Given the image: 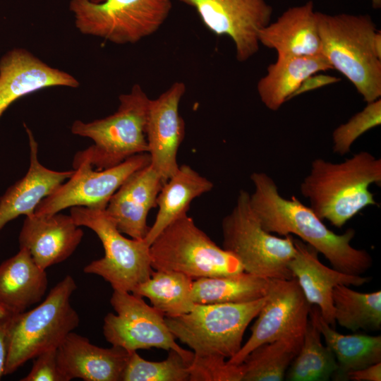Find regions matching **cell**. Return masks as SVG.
<instances>
[{"label":"cell","instance_id":"1","mask_svg":"<svg viewBox=\"0 0 381 381\" xmlns=\"http://www.w3.org/2000/svg\"><path fill=\"white\" fill-rule=\"evenodd\" d=\"M250 179L255 188L250 194V206L265 230L280 236H297L339 272L361 275L371 267L370 255L351 245L354 229L335 234L294 195L290 199L281 195L274 180L264 172H253Z\"/></svg>","mask_w":381,"mask_h":381},{"label":"cell","instance_id":"2","mask_svg":"<svg viewBox=\"0 0 381 381\" xmlns=\"http://www.w3.org/2000/svg\"><path fill=\"white\" fill-rule=\"evenodd\" d=\"M372 184L381 185V159L361 151L339 163L315 159L300 191L319 218L341 228L365 207L377 205Z\"/></svg>","mask_w":381,"mask_h":381},{"label":"cell","instance_id":"3","mask_svg":"<svg viewBox=\"0 0 381 381\" xmlns=\"http://www.w3.org/2000/svg\"><path fill=\"white\" fill-rule=\"evenodd\" d=\"M321 54L367 103L381 96V32L368 14L315 11Z\"/></svg>","mask_w":381,"mask_h":381},{"label":"cell","instance_id":"4","mask_svg":"<svg viewBox=\"0 0 381 381\" xmlns=\"http://www.w3.org/2000/svg\"><path fill=\"white\" fill-rule=\"evenodd\" d=\"M150 99L142 87L135 84L129 92L119 95V105L113 114L90 122L75 121L71 133L89 138L94 144L75 155L73 168L88 162L95 169L103 170L148 152L145 125Z\"/></svg>","mask_w":381,"mask_h":381},{"label":"cell","instance_id":"5","mask_svg":"<svg viewBox=\"0 0 381 381\" xmlns=\"http://www.w3.org/2000/svg\"><path fill=\"white\" fill-rule=\"evenodd\" d=\"M76 289L74 279L67 275L39 306L12 315L4 375L13 373L44 351L57 349L78 326L79 315L70 302Z\"/></svg>","mask_w":381,"mask_h":381},{"label":"cell","instance_id":"6","mask_svg":"<svg viewBox=\"0 0 381 381\" xmlns=\"http://www.w3.org/2000/svg\"><path fill=\"white\" fill-rule=\"evenodd\" d=\"M266 299L242 303L195 304L188 313L165 317L175 337L189 346L194 357L234 356L242 346L244 332Z\"/></svg>","mask_w":381,"mask_h":381},{"label":"cell","instance_id":"7","mask_svg":"<svg viewBox=\"0 0 381 381\" xmlns=\"http://www.w3.org/2000/svg\"><path fill=\"white\" fill-rule=\"evenodd\" d=\"M222 229V248L238 260L243 271L267 279L294 278L288 267L296 253L294 236H277L265 230L245 190L224 217Z\"/></svg>","mask_w":381,"mask_h":381},{"label":"cell","instance_id":"8","mask_svg":"<svg viewBox=\"0 0 381 381\" xmlns=\"http://www.w3.org/2000/svg\"><path fill=\"white\" fill-rule=\"evenodd\" d=\"M151 267L192 279L243 271L238 260L218 246L185 214L168 225L150 246Z\"/></svg>","mask_w":381,"mask_h":381},{"label":"cell","instance_id":"9","mask_svg":"<svg viewBox=\"0 0 381 381\" xmlns=\"http://www.w3.org/2000/svg\"><path fill=\"white\" fill-rule=\"evenodd\" d=\"M171 0H71L75 28L83 35L117 44H135L155 32L167 20Z\"/></svg>","mask_w":381,"mask_h":381},{"label":"cell","instance_id":"10","mask_svg":"<svg viewBox=\"0 0 381 381\" xmlns=\"http://www.w3.org/2000/svg\"><path fill=\"white\" fill-rule=\"evenodd\" d=\"M70 212L78 226H86L97 235L104 250L103 258L84 267L85 273L102 277L114 290L131 293L150 277V246L144 239L124 237L105 210L75 206Z\"/></svg>","mask_w":381,"mask_h":381},{"label":"cell","instance_id":"11","mask_svg":"<svg viewBox=\"0 0 381 381\" xmlns=\"http://www.w3.org/2000/svg\"><path fill=\"white\" fill-rule=\"evenodd\" d=\"M130 293L114 290L110 303L116 314L109 313L104 318L106 340L128 352L151 348L174 350L191 363L193 352L176 342L164 315L143 297Z\"/></svg>","mask_w":381,"mask_h":381},{"label":"cell","instance_id":"12","mask_svg":"<svg viewBox=\"0 0 381 381\" xmlns=\"http://www.w3.org/2000/svg\"><path fill=\"white\" fill-rule=\"evenodd\" d=\"M150 163L148 152L133 155L117 166L103 170H96L90 163L83 162L64 183L41 200L34 213L55 214L75 206L105 210L123 181Z\"/></svg>","mask_w":381,"mask_h":381},{"label":"cell","instance_id":"13","mask_svg":"<svg viewBox=\"0 0 381 381\" xmlns=\"http://www.w3.org/2000/svg\"><path fill=\"white\" fill-rule=\"evenodd\" d=\"M311 305L297 279H270L265 302L252 326L251 334L227 362L239 365L258 346L277 339L303 334Z\"/></svg>","mask_w":381,"mask_h":381},{"label":"cell","instance_id":"14","mask_svg":"<svg viewBox=\"0 0 381 381\" xmlns=\"http://www.w3.org/2000/svg\"><path fill=\"white\" fill-rule=\"evenodd\" d=\"M195 9L205 26L234 43L236 58L243 62L259 50V31L271 20L273 8L266 0H179Z\"/></svg>","mask_w":381,"mask_h":381},{"label":"cell","instance_id":"15","mask_svg":"<svg viewBox=\"0 0 381 381\" xmlns=\"http://www.w3.org/2000/svg\"><path fill=\"white\" fill-rule=\"evenodd\" d=\"M186 90L184 83L176 81L157 98L150 99L145 136L151 167L163 183L177 171L178 150L185 136V122L179 104Z\"/></svg>","mask_w":381,"mask_h":381},{"label":"cell","instance_id":"16","mask_svg":"<svg viewBox=\"0 0 381 381\" xmlns=\"http://www.w3.org/2000/svg\"><path fill=\"white\" fill-rule=\"evenodd\" d=\"M79 85L73 75L51 66L27 49L12 48L0 58V117L25 95L52 87Z\"/></svg>","mask_w":381,"mask_h":381},{"label":"cell","instance_id":"17","mask_svg":"<svg viewBox=\"0 0 381 381\" xmlns=\"http://www.w3.org/2000/svg\"><path fill=\"white\" fill-rule=\"evenodd\" d=\"M163 184L160 176L150 164L132 173L123 181L105 209L121 233L134 239L145 238L150 229L147 214L157 207V195Z\"/></svg>","mask_w":381,"mask_h":381},{"label":"cell","instance_id":"18","mask_svg":"<svg viewBox=\"0 0 381 381\" xmlns=\"http://www.w3.org/2000/svg\"><path fill=\"white\" fill-rule=\"evenodd\" d=\"M83 231L71 215L59 212L25 216L18 241L42 269L60 263L75 250Z\"/></svg>","mask_w":381,"mask_h":381},{"label":"cell","instance_id":"19","mask_svg":"<svg viewBox=\"0 0 381 381\" xmlns=\"http://www.w3.org/2000/svg\"><path fill=\"white\" fill-rule=\"evenodd\" d=\"M296 253L288 267L308 303L317 306L322 318L334 327V308L332 292L337 285L360 286L371 277L353 275L329 268L318 258V252L301 239L294 237Z\"/></svg>","mask_w":381,"mask_h":381},{"label":"cell","instance_id":"20","mask_svg":"<svg viewBox=\"0 0 381 381\" xmlns=\"http://www.w3.org/2000/svg\"><path fill=\"white\" fill-rule=\"evenodd\" d=\"M129 355L120 346L99 347L71 332L57 349V362L67 381H121Z\"/></svg>","mask_w":381,"mask_h":381},{"label":"cell","instance_id":"21","mask_svg":"<svg viewBox=\"0 0 381 381\" xmlns=\"http://www.w3.org/2000/svg\"><path fill=\"white\" fill-rule=\"evenodd\" d=\"M30 146V166L26 174L0 198V231L20 215H30L37 205L68 179L74 170L57 171L38 159V145L32 131L24 124Z\"/></svg>","mask_w":381,"mask_h":381},{"label":"cell","instance_id":"22","mask_svg":"<svg viewBox=\"0 0 381 381\" xmlns=\"http://www.w3.org/2000/svg\"><path fill=\"white\" fill-rule=\"evenodd\" d=\"M259 42L274 49L279 57L321 54V43L313 1L287 8L258 32Z\"/></svg>","mask_w":381,"mask_h":381},{"label":"cell","instance_id":"23","mask_svg":"<svg viewBox=\"0 0 381 381\" xmlns=\"http://www.w3.org/2000/svg\"><path fill=\"white\" fill-rule=\"evenodd\" d=\"M47 286L45 270L25 248L0 264V306L10 314L23 313L40 302Z\"/></svg>","mask_w":381,"mask_h":381},{"label":"cell","instance_id":"24","mask_svg":"<svg viewBox=\"0 0 381 381\" xmlns=\"http://www.w3.org/2000/svg\"><path fill=\"white\" fill-rule=\"evenodd\" d=\"M332 69L322 54L307 56H277L267 67V74L257 84V90L264 105L277 111L308 76Z\"/></svg>","mask_w":381,"mask_h":381},{"label":"cell","instance_id":"25","mask_svg":"<svg viewBox=\"0 0 381 381\" xmlns=\"http://www.w3.org/2000/svg\"><path fill=\"white\" fill-rule=\"evenodd\" d=\"M214 185L190 166L182 164L163 184L157 198L158 212L144 240L150 246L171 222L187 214L193 199L212 190Z\"/></svg>","mask_w":381,"mask_h":381},{"label":"cell","instance_id":"26","mask_svg":"<svg viewBox=\"0 0 381 381\" xmlns=\"http://www.w3.org/2000/svg\"><path fill=\"white\" fill-rule=\"evenodd\" d=\"M318 329L326 346L334 353L338 370L332 376L335 380H345L346 374L381 362V337L363 334H342L337 332L322 317L319 308L312 305Z\"/></svg>","mask_w":381,"mask_h":381},{"label":"cell","instance_id":"27","mask_svg":"<svg viewBox=\"0 0 381 381\" xmlns=\"http://www.w3.org/2000/svg\"><path fill=\"white\" fill-rule=\"evenodd\" d=\"M270 282L245 271L200 278L193 282V300L196 304L250 302L267 295Z\"/></svg>","mask_w":381,"mask_h":381},{"label":"cell","instance_id":"28","mask_svg":"<svg viewBox=\"0 0 381 381\" xmlns=\"http://www.w3.org/2000/svg\"><path fill=\"white\" fill-rule=\"evenodd\" d=\"M193 282L187 275L170 271H152L150 277L131 293L148 298L165 317L174 318L189 313L194 307Z\"/></svg>","mask_w":381,"mask_h":381},{"label":"cell","instance_id":"29","mask_svg":"<svg viewBox=\"0 0 381 381\" xmlns=\"http://www.w3.org/2000/svg\"><path fill=\"white\" fill-rule=\"evenodd\" d=\"M303 334L286 337L253 350L240 364L242 381L284 380L289 365L301 349Z\"/></svg>","mask_w":381,"mask_h":381},{"label":"cell","instance_id":"30","mask_svg":"<svg viewBox=\"0 0 381 381\" xmlns=\"http://www.w3.org/2000/svg\"><path fill=\"white\" fill-rule=\"evenodd\" d=\"M301 349L285 375L289 381H327L338 370L331 349L323 345L315 316L310 310Z\"/></svg>","mask_w":381,"mask_h":381},{"label":"cell","instance_id":"31","mask_svg":"<svg viewBox=\"0 0 381 381\" xmlns=\"http://www.w3.org/2000/svg\"><path fill=\"white\" fill-rule=\"evenodd\" d=\"M335 321L356 332L381 328V291L362 293L346 285L336 286L332 292Z\"/></svg>","mask_w":381,"mask_h":381},{"label":"cell","instance_id":"32","mask_svg":"<svg viewBox=\"0 0 381 381\" xmlns=\"http://www.w3.org/2000/svg\"><path fill=\"white\" fill-rule=\"evenodd\" d=\"M190 374V362L174 350L162 361H147L132 351L121 381H189Z\"/></svg>","mask_w":381,"mask_h":381},{"label":"cell","instance_id":"33","mask_svg":"<svg viewBox=\"0 0 381 381\" xmlns=\"http://www.w3.org/2000/svg\"><path fill=\"white\" fill-rule=\"evenodd\" d=\"M381 123L380 98L367 105L332 133V150L339 155L349 153L353 143L364 133Z\"/></svg>","mask_w":381,"mask_h":381},{"label":"cell","instance_id":"34","mask_svg":"<svg viewBox=\"0 0 381 381\" xmlns=\"http://www.w3.org/2000/svg\"><path fill=\"white\" fill-rule=\"evenodd\" d=\"M241 365L230 364L225 358H196L190 363L189 381H242Z\"/></svg>","mask_w":381,"mask_h":381},{"label":"cell","instance_id":"35","mask_svg":"<svg viewBox=\"0 0 381 381\" xmlns=\"http://www.w3.org/2000/svg\"><path fill=\"white\" fill-rule=\"evenodd\" d=\"M28 374L20 381H67L57 362V349L44 351L38 355Z\"/></svg>","mask_w":381,"mask_h":381},{"label":"cell","instance_id":"36","mask_svg":"<svg viewBox=\"0 0 381 381\" xmlns=\"http://www.w3.org/2000/svg\"><path fill=\"white\" fill-rule=\"evenodd\" d=\"M341 78L329 75L315 73L306 78L295 92L292 95L291 99L304 92L311 91L323 86L337 83Z\"/></svg>","mask_w":381,"mask_h":381},{"label":"cell","instance_id":"37","mask_svg":"<svg viewBox=\"0 0 381 381\" xmlns=\"http://www.w3.org/2000/svg\"><path fill=\"white\" fill-rule=\"evenodd\" d=\"M345 380L380 381L381 362L361 369L349 371L346 374Z\"/></svg>","mask_w":381,"mask_h":381},{"label":"cell","instance_id":"38","mask_svg":"<svg viewBox=\"0 0 381 381\" xmlns=\"http://www.w3.org/2000/svg\"><path fill=\"white\" fill-rule=\"evenodd\" d=\"M13 314L0 318V380L4 375L8 348V334Z\"/></svg>","mask_w":381,"mask_h":381},{"label":"cell","instance_id":"39","mask_svg":"<svg viewBox=\"0 0 381 381\" xmlns=\"http://www.w3.org/2000/svg\"><path fill=\"white\" fill-rule=\"evenodd\" d=\"M372 6L375 9H379L381 7V0H370Z\"/></svg>","mask_w":381,"mask_h":381},{"label":"cell","instance_id":"40","mask_svg":"<svg viewBox=\"0 0 381 381\" xmlns=\"http://www.w3.org/2000/svg\"><path fill=\"white\" fill-rule=\"evenodd\" d=\"M8 314L10 313H8L6 310H5L2 307L0 306V318L4 317Z\"/></svg>","mask_w":381,"mask_h":381},{"label":"cell","instance_id":"41","mask_svg":"<svg viewBox=\"0 0 381 381\" xmlns=\"http://www.w3.org/2000/svg\"><path fill=\"white\" fill-rule=\"evenodd\" d=\"M89 1H91V2H94V3H99V2H102L104 0H87Z\"/></svg>","mask_w":381,"mask_h":381}]
</instances>
